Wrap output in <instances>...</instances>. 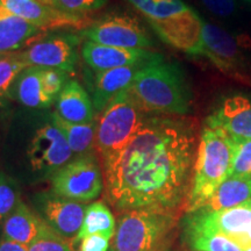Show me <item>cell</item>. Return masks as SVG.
I'll return each mask as SVG.
<instances>
[{"label": "cell", "instance_id": "26", "mask_svg": "<svg viewBox=\"0 0 251 251\" xmlns=\"http://www.w3.org/2000/svg\"><path fill=\"white\" fill-rule=\"evenodd\" d=\"M234 152L229 177H251V139H233Z\"/></svg>", "mask_w": 251, "mask_h": 251}, {"label": "cell", "instance_id": "28", "mask_svg": "<svg viewBox=\"0 0 251 251\" xmlns=\"http://www.w3.org/2000/svg\"><path fill=\"white\" fill-rule=\"evenodd\" d=\"M106 2L107 0H50V6L61 13L78 18L103 7Z\"/></svg>", "mask_w": 251, "mask_h": 251}, {"label": "cell", "instance_id": "29", "mask_svg": "<svg viewBox=\"0 0 251 251\" xmlns=\"http://www.w3.org/2000/svg\"><path fill=\"white\" fill-rule=\"evenodd\" d=\"M19 201L20 200L14 184L5 176L0 175V228Z\"/></svg>", "mask_w": 251, "mask_h": 251}, {"label": "cell", "instance_id": "34", "mask_svg": "<svg viewBox=\"0 0 251 251\" xmlns=\"http://www.w3.org/2000/svg\"><path fill=\"white\" fill-rule=\"evenodd\" d=\"M0 251H29L28 247L23 244L12 242V241L1 240L0 241Z\"/></svg>", "mask_w": 251, "mask_h": 251}, {"label": "cell", "instance_id": "14", "mask_svg": "<svg viewBox=\"0 0 251 251\" xmlns=\"http://www.w3.org/2000/svg\"><path fill=\"white\" fill-rule=\"evenodd\" d=\"M206 125L221 128L233 139H251V97L243 93L227 97Z\"/></svg>", "mask_w": 251, "mask_h": 251}, {"label": "cell", "instance_id": "10", "mask_svg": "<svg viewBox=\"0 0 251 251\" xmlns=\"http://www.w3.org/2000/svg\"><path fill=\"white\" fill-rule=\"evenodd\" d=\"M186 227L218 231L246 248L247 236L251 229V205L247 203L215 212L198 209L188 213Z\"/></svg>", "mask_w": 251, "mask_h": 251}, {"label": "cell", "instance_id": "17", "mask_svg": "<svg viewBox=\"0 0 251 251\" xmlns=\"http://www.w3.org/2000/svg\"><path fill=\"white\" fill-rule=\"evenodd\" d=\"M45 220L40 219L26 203L19 201L2 224V240L30 246L34 241L49 230Z\"/></svg>", "mask_w": 251, "mask_h": 251}, {"label": "cell", "instance_id": "23", "mask_svg": "<svg viewBox=\"0 0 251 251\" xmlns=\"http://www.w3.org/2000/svg\"><path fill=\"white\" fill-rule=\"evenodd\" d=\"M52 124L64 135L74 155L78 157L91 155V151L96 147L97 125L94 122L72 124L63 120L55 112L52 114Z\"/></svg>", "mask_w": 251, "mask_h": 251}, {"label": "cell", "instance_id": "41", "mask_svg": "<svg viewBox=\"0 0 251 251\" xmlns=\"http://www.w3.org/2000/svg\"><path fill=\"white\" fill-rule=\"evenodd\" d=\"M249 203H250V205H251V201H250V202H249Z\"/></svg>", "mask_w": 251, "mask_h": 251}, {"label": "cell", "instance_id": "40", "mask_svg": "<svg viewBox=\"0 0 251 251\" xmlns=\"http://www.w3.org/2000/svg\"><path fill=\"white\" fill-rule=\"evenodd\" d=\"M162 251H166V250H165V249H164V250H162Z\"/></svg>", "mask_w": 251, "mask_h": 251}, {"label": "cell", "instance_id": "22", "mask_svg": "<svg viewBox=\"0 0 251 251\" xmlns=\"http://www.w3.org/2000/svg\"><path fill=\"white\" fill-rule=\"evenodd\" d=\"M40 30L0 5V56L20 49Z\"/></svg>", "mask_w": 251, "mask_h": 251}, {"label": "cell", "instance_id": "7", "mask_svg": "<svg viewBox=\"0 0 251 251\" xmlns=\"http://www.w3.org/2000/svg\"><path fill=\"white\" fill-rule=\"evenodd\" d=\"M201 55L211 61L222 74L244 85H251L250 65L240 43L224 28L203 23Z\"/></svg>", "mask_w": 251, "mask_h": 251}, {"label": "cell", "instance_id": "20", "mask_svg": "<svg viewBox=\"0 0 251 251\" xmlns=\"http://www.w3.org/2000/svg\"><path fill=\"white\" fill-rule=\"evenodd\" d=\"M12 91L15 99L28 108H47L52 100L43 89L41 68L28 67L15 79Z\"/></svg>", "mask_w": 251, "mask_h": 251}, {"label": "cell", "instance_id": "9", "mask_svg": "<svg viewBox=\"0 0 251 251\" xmlns=\"http://www.w3.org/2000/svg\"><path fill=\"white\" fill-rule=\"evenodd\" d=\"M27 153L31 169L43 174H54L74 156L65 136L54 124L37 129Z\"/></svg>", "mask_w": 251, "mask_h": 251}, {"label": "cell", "instance_id": "25", "mask_svg": "<svg viewBox=\"0 0 251 251\" xmlns=\"http://www.w3.org/2000/svg\"><path fill=\"white\" fill-rule=\"evenodd\" d=\"M186 237L194 251H243L234 240L209 229L186 227Z\"/></svg>", "mask_w": 251, "mask_h": 251}, {"label": "cell", "instance_id": "39", "mask_svg": "<svg viewBox=\"0 0 251 251\" xmlns=\"http://www.w3.org/2000/svg\"><path fill=\"white\" fill-rule=\"evenodd\" d=\"M246 1H249V2H251V0H246Z\"/></svg>", "mask_w": 251, "mask_h": 251}, {"label": "cell", "instance_id": "5", "mask_svg": "<svg viewBox=\"0 0 251 251\" xmlns=\"http://www.w3.org/2000/svg\"><path fill=\"white\" fill-rule=\"evenodd\" d=\"M146 114L127 90L112 99L97 125L96 148L102 163L117 156L130 142Z\"/></svg>", "mask_w": 251, "mask_h": 251}, {"label": "cell", "instance_id": "21", "mask_svg": "<svg viewBox=\"0 0 251 251\" xmlns=\"http://www.w3.org/2000/svg\"><path fill=\"white\" fill-rule=\"evenodd\" d=\"M251 201V177H229L200 209L224 211Z\"/></svg>", "mask_w": 251, "mask_h": 251}, {"label": "cell", "instance_id": "16", "mask_svg": "<svg viewBox=\"0 0 251 251\" xmlns=\"http://www.w3.org/2000/svg\"><path fill=\"white\" fill-rule=\"evenodd\" d=\"M0 5L11 14L24 19L40 29L79 23L77 17L61 13L41 0H0Z\"/></svg>", "mask_w": 251, "mask_h": 251}, {"label": "cell", "instance_id": "30", "mask_svg": "<svg viewBox=\"0 0 251 251\" xmlns=\"http://www.w3.org/2000/svg\"><path fill=\"white\" fill-rule=\"evenodd\" d=\"M29 251H74L68 241L49 228L42 236L28 246Z\"/></svg>", "mask_w": 251, "mask_h": 251}, {"label": "cell", "instance_id": "13", "mask_svg": "<svg viewBox=\"0 0 251 251\" xmlns=\"http://www.w3.org/2000/svg\"><path fill=\"white\" fill-rule=\"evenodd\" d=\"M81 56L90 68L97 72L129 65H147L162 58L161 55L147 49H126L102 46L86 41L81 47Z\"/></svg>", "mask_w": 251, "mask_h": 251}, {"label": "cell", "instance_id": "1", "mask_svg": "<svg viewBox=\"0 0 251 251\" xmlns=\"http://www.w3.org/2000/svg\"><path fill=\"white\" fill-rule=\"evenodd\" d=\"M197 150L194 119L146 115L130 142L102 163L106 199L122 213H174L190 193Z\"/></svg>", "mask_w": 251, "mask_h": 251}, {"label": "cell", "instance_id": "35", "mask_svg": "<svg viewBox=\"0 0 251 251\" xmlns=\"http://www.w3.org/2000/svg\"><path fill=\"white\" fill-rule=\"evenodd\" d=\"M128 1H129L135 8L139 9L143 15L147 13V11H148L150 7V4H151V0H128Z\"/></svg>", "mask_w": 251, "mask_h": 251}, {"label": "cell", "instance_id": "15", "mask_svg": "<svg viewBox=\"0 0 251 251\" xmlns=\"http://www.w3.org/2000/svg\"><path fill=\"white\" fill-rule=\"evenodd\" d=\"M86 205L62 197H48L43 202L46 224L63 238L77 236L83 225Z\"/></svg>", "mask_w": 251, "mask_h": 251}, {"label": "cell", "instance_id": "33", "mask_svg": "<svg viewBox=\"0 0 251 251\" xmlns=\"http://www.w3.org/2000/svg\"><path fill=\"white\" fill-rule=\"evenodd\" d=\"M111 238L101 235H91L83 238L80 242V251H108Z\"/></svg>", "mask_w": 251, "mask_h": 251}, {"label": "cell", "instance_id": "11", "mask_svg": "<svg viewBox=\"0 0 251 251\" xmlns=\"http://www.w3.org/2000/svg\"><path fill=\"white\" fill-rule=\"evenodd\" d=\"M78 42L79 39L75 35H55L19 52V56L27 68H49L72 72L78 59Z\"/></svg>", "mask_w": 251, "mask_h": 251}, {"label": "cell", "instance_id": "12", "mask_svg": "<svg viewBox=\"0 0 251 251\" xmlns=\"http://www.w3.org/2000/svg\"><path fill=\"white\" fill-rule=\"evenodd\" d=\"M150 25L169 46L190 55H201L203 21L192 8L166 20L150 21Z\"/></svg>", "mask_w": 251, "mask_h": 251}, {"label": "cell", "instance_id": "3", "mask_svg": "<svg viewBox=\"0 0 251 251\" xmlns=\"http://www.w3.org/2000/svg\"><path fill=\"white\" fill-rule=\"evenodd\" d=\"M233 152V137L221 128L205 124L200 133L192 183L185 202L187 213L201 208L220 185L228 179Z\"/></svg>", "mask_w": 251, "mask_h": 251}, {"label": "cell", "instance_id": "6", "mask_svg": "<svg viewBox=\"0 0 251 251\" xmlns=\"http://www.w3.org/2000/svg\"><path fill=\"white\" fill-rule=\"evenodd\" d=\"M51 186L55 196L87 202L101 194L105 188V179L98 159L92 155H86L71 159L54 172Z\"/></svg>", "mask_w": 251, "mask_h": 251}, {"label": "cell", "instance_id": "31", "mask_svg": "<svg viewBox=\"0 0 251 251\" xmlns=\"http://www.w3.org/2000/svg\"><path fill=\"white\" fill-rule=\"evenodd\" d=\"M41 78L46 93L51 99H55V97L63 90L62 87L67 79V72L58 69L41 68Z\"/></svg>", "mask_w": 251, "mask_h": 251}, {"label": "cell", "instance_id": "24", "mask_svg": "<svg viewBox=\"0 0 251 251\" xmlns=\"http://www.w3.org/2000/svg\"><path fill=\"white\" fill-rule=\"evenodd\" d=\"M115 230V219L111 209L103 201H96L86 207L83 225L75 241L79 242L91 235H101L112 240Z\"/></svg>", "mask_w": 251, "mask_h": 251}, {"label": "cell", "instance_id": "38", "mask_svg": "<svg viewBox=\"0 0 251 251\" xmlns=\"http://www.w3.org/2000/svg\"><path fill=\"white\" fill-rule=\"evenodd\" d=\"M42 2H45L46 5H49L50 6V0H41Z\"/></svg>", "mask_w": 251, "mask_h": 251}, {"label": "cell", "instance_id": "8", "mask_svg": "<svg viewBox=\"0 0 251 251\" xmlns=\"http://www.w3.org/2000/svg\"><path fill=\"white\" fill-rule=\"evenodd\" d=\"M91 42L126 49H148L152 41L135 18L112 15L93 24L83 31Z\"/></svg>", "mask_w": 251, "mask_h": 251}, {"label": "cell", "instance_id": "18", "mask_svg": "<svg viewBox=\"0 0 251 251\" xmlns=\"http://www.w3.org/2000/svg\"><path fill=\"white\" fill-rule=\"evenodd\" d=\"M143 67L146 65H129L98 72L93 87L94 109L102 112L114 97L128 90Z\"/></svg>", "mask_w": 251, "mask_h": 251}, {"label": "cell", "instance_id": "4", "mask_svg": "<svg viewBox=\"0 0 251 251\" xmlns=\"http://www.w3.org/2000/svg\"><path fill=\"white\" fill-rule=\"evenodd\" d=\"M174 213L136 209L124 212L108 251H162L174 228Z\"/></svg>", "mask_w": 251, "mask_h": 251}, {"label": "cell", "instance_id": "19", "mask_svg": "<svg viewBox=\"0 0 251 251\" xmlns=\"http://www.w3.org/2000/svg\"><path fill=\"white\" fill-rule=\"evenodd\" d=\"M56 113L72 124H90L94 118L93 100L78 81L70 80L58 94Z\"/></svg>", "mask_w": 251, "mask_h": 251}, {"label": "cell", "instance_id": "2", "mask_svg": "<svg viewBox=\"0 0 251 251\" xmlns=\"http://www.w3.org/2000/svg\"><path fill=\"white\" fill-rule=\"evenodd\" d=\"M127 92L144 113L186 115L191 92L183 71L163 57L143 67Z\"/></svg>", "mask_w": 251, "mask_h": 251}, {"label": "cell", "instance_id": "37", "mask_svg": "<svg viewBox=\"0 0 251 251\" xmlns=\"http://www.w3.org/2000/svg\"><path fill=\"white\" fill-rule=\"evenodd\" d=\"M243 251H251V244L246 248H243Z\"/></svg>", "mask_w": 251, "mask_h": 251}, {"label": "cell", "instance_id": "36", "mask_svg": "<svg viewBox=\"0 0 251 251\" xmlns=\"http://www.w3.org/2000/svg\"><path fill=\"white\" fill-rule=\"evenodd\" d=\"M250 244H251V229H250L249 234H248V236H247V246L246 247L250 246Z\"/></svg>", "mask_w": 251, "mask_h": 251}, {"label": "cell", "instance_id": "32", "mask_svg": "<svg viewBox=\"0 0 251 251\" xmlns=\"http://www.w3.org/2000/svg\"><path fill=\"white\" fill-rule=\"evenodd\" d=\"M201 2L209 12H212L216 17L228 18L235 11L234 0H201Z\"/></svg>", "mask_w": 251, "mask_h": 251}, {"label": "cell", "instance_id": "27", "mask_svg": "<svg viewBox=\"0 0 251 251\" xmlns=\"http://www.w3.org/2000/svg\"><path fill=\"white\" fill-rule=\"evenodd\" d=\"M26 68V64L19 54L7 55L0 58V97L5 96L12 89L15 79Z\"/></svg>", "mask_w": 251, "mask_h": 251}]
</instances>
